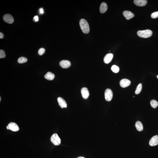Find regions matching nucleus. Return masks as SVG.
Wrapping results in <instances>:
<instances>
[{"label":"nucleus","instance_id":"f257e3e1","mask_svg":"<svg viewBox=\"0 0 158 158\" xmlns=\"http://www.w3.org/2000/svg\"><path fill=\"white\" fill-rule=\"evenodd\" d=\"M81 29L84 33H88L90 31V28L88 23L86 20L81 19L79 21Z\"/></svg>","mask_w":158,"mask_h":158},{"label":"nucleus","instance_id":"f03ea898","mask_svg":"<svg viewBox=\"0 0 158 158\" xmlns=\"http://www.w3.org/2000/svg\"><path fill=\"white\" fill-rule=\"evenodd\" d=\"M152 33L151 30L148 29L139 31L137 32V34L138 36L144 38H148L151 36Z\"/></svg>","mask_w":158,"mask_h":158},{"label":"nucleus","instance_id":"7ed1b4c3","mask_svg":"<svg viewBox=\"0 0 158 158\" xmlns=\"http://www.w3.org/2000/svg\"><path fill=\"white\" fill-rule=\"evenodd\" d=\"M50 140L52 143L55 146H58L61 144V139L57 134H54L52 135Z\"/></svg>","mask_w":158,"mask_h":158},{"label":"nucleus","instance_id":"20e7f679","mask_svg":"<svg viewBox=\"0 0 158 158\" xmlns=\"http://www.w3.org/2000/svg\"><path fill=\"white\" fill-rule=\"evenodd\" d=\"M105 100L107 101H110L112 100L113 97V93L110 89H106L105 93Z\"/></svg>","mask_w":158,"mask_h":158},{"label":"nucleus","instance_id":"39448f33","mask_svg":"<svg viewBox=\"0 0 158 158\" xmlns=\"http://www.w3.org/2000/svg\"><path fill=\"white\" fill-rule=\"evenodd\" d=\"M7 129L13 131H17L20 130L18 125L15 123L11 122L7 126Z\"/></svg>","mask_w":158,"mask_h":158},{"label":"nucleus","instance_id":"423d86ee","mask_svg":"<svg viewBox=\"0 0 158 158\" xmlns=\"http://www.w3.org/2000/svg\"><path fill=\"white\" fill-rule=\"evenodd\" d=\"M4 20L6 22L9 24H12L14 22V18L10 14H6L3 17Z\"/></svg>","mask_w":158,"mask_h":158},{"label":"nucleus","instance_id":"0eeeda50","mask_svg":"<svg viewBox=\"0 0 158 158\" xmlns=\"http://www.w3.org/2000/svg\"><path fill=\"white\" fill-rule=\"evenodd\" d=\"M60 67L62 68L66 69L69 68L71 66L70 62L67 60H63L60 62Z\"/></svg>","mask_w":158,"mask_h":158},{"label":"nucleus","instance_id":"6e6552de","mask_svg":"<svg viewBox=\"0 0 158 158\" xmlns=\"http://www.w3.org/2000/svg\"><path fill=\"white\" fill-rule=\"evenodd\" d=\"M131 83V81L129 80L126 79H123L120 81V85L122 87L125 88L129 86Z\"/></svg>","mask_w":158,"mask_h":158},{"label":"nucleus","instance_id":"1a4fd4ad","mask_svg":"<svg viewBox=\"0 0 158 158\" xmlns=\"http://www.w3.org/2000/svg\"><path fill=\"white\" fill-rule=\"evenodd\" d=\"M149 144L150 146H153L158 144V136H154L151 139L149 142Z\"/></svg>","mask_w":158,"mask_h":158},{"label":"nucleus","instance_id":"9d476101","mask_svg":"<svg viewBox=\"0 0 158 158\" xmlns=\"http://www.w3.org/2000/svg\"><path fill=\"white\" fill-rule=\"evenodd\" d=\"M123 15L127 20H130L134 16V14L131 12L125 11L123 12Z\"/></svg>","mask_w":158,"mask_h":158},{"label":"nucleus","instance_id":"9b49d317","mask_svg":"<svg viewBox=\"0 0 158 158\" xmlns=\"http://www.w3.org/2000/svg\"><path fill=\"white\" fill-rule=\"evenodd\" d=\"M82 96L83 98L86 99L89 96V93L88 90L86 88H83L81 90Z\"/></svg>","mask_w":158,"mask_h":158},{"label":"nucleus","instance_id":"f8f14e48","mask_svg":"<svg viewBox=\"0 0 158 158\" xmlns=\"http://www.w3.org/2000/svg\"><path fill=\"white\" fill-rule=\"evenodd\" d=\"M57 101L58 102L59 105L61 108H67V104L64 99L62 97H59L57 98Z\"/></svg>","mask_w":158,"mask_h":158},{"label":"nucleus","instance_id":"ddd939ff","mask_svg":"<svg viewBox=\"0 0 158 158\" xmlns=\"http://www.w3.org/2000/svg\"><path fill=\"white\" fill-rule=\"evenodd\" d=\"M134 3L136 5L139 7H143L146 5L147 1L146 0H135Z\"/></svg>","mask_w":158,"mask_h":158},{"label":"nucleus","instance_id":"4468645a","mask_svg":"<svg viewBox=\"0 0 158 158\" xmlns=\"http://www.w3.org/2000/svg\"><path fill=\"white\" fill-rule=\"evenodd\" d=\"M113 55L112 53H109L107 54L105 56L104 58V61L106 64H108L111 61L113 58Z\"/></svg>","mask_w":158,"mask_h":158},{"label":"nucleus","instance_id":"2eb2a0df","mask_svg":"<svg viewBox=\"0 0 158 158\" xmlns=\"http://www.w3.org/2000/svg\"><path fill=\"white\" fill-rule=\"evenodd\" d=\"M108 9V6L105 2H102L100 6V10L101 13H104Z\"/></svg>","mask_w":158,"mask_h":158},{"label":"nucleus","instance_id":"dca6fc26","mask_svg":"<svg viewBox=\"0 0 158 158\" xmlns=\"http://www.w3.org/2000/svg\"><path fill=\"white\" fill-rule=\"evenodd\" d=\"M55 77V75L50 72H48L45 76V79L49 80H52Z\"/></svg>","mask_w":158,"mask_h":158},{"label":"nucleus","instance_id":"f3484780","mask_svg":"<svg viewBox=\"0 0 158 158\" xmlns=\"http://www.w3.org/2000/svg\"><path fill=\"white\" fill-rule=\"evenodd\" d=\"M135 126L137 130L138 131H142L143 130V125L140 122L138 121L136 122Z\"/></svg>","mask_w":158,"mask_h":158},{"label":"nucleus","instance_id":"a211bd4d","mask_svg":"<svg viewBox=\"0 0 158 158\" xmlns=\"http://www.w3.org/2000/svg\"><path fill=\"white\" fill-rule=\"evenodd\" d=\"M150 104L153 108H155L158 106V103L156 100H153L150 101Z\"/></svg>","mask_w":158,"mask_h":158},{"label":"nucleus","instance_id":"6ab92c4d","mask_svg":"<svg viewBox=\"0 0 158 158\" xmlns=\"http://www.w3.org/2000/svg\"><path fill=\"white\" fill-rule=\"evenodd\" d=\"M142 84L141 83L138 84L135 91V93L136 94H138L141 92L142 89Z\"/></svg>","mask_w":158,"mask_h":158},{"label":"nucleus","instance_id":"aec40b11","mask_svg":"<svg viewBox=\"0 0 158 158\" xmlns=\"http://www.w3.org/2000/svg\"><path fill=\"white\" fill-rule=\"evenodd\" d=\"M27 59L26 58L24 57H21L19 58L18 60V62L19 63L22 64L27 62Z\"/></svg>","mask_w":158,"mask_h":158},{"label":"nucleus","instance_id":"412c9836","mask_svg":"<svg viewBox=\"0 0 158 158\" xmlns=\"http://www.w3.org/2000/svg\"><path fill=\"white\" fill-rule=\"evenodd\" d=\"M111 69L115 73H118L119 70V67L115 65H113L112 66Z\"/></svg>","mask_w":158,"mask_h":158},{"label":"nucleus","instance_id":"4be33fe9","mask_svg":"<svg viewBox=\"0 0 158 158\" xmlns=\"http://www.w3.org/2000/svg\"><path fill=\"white\" fill-rule=\"evenodd\" d=\"M45 49L43 48L40 49L38 51V54L40 55H42L45 53Z\"/></svg>","mask_w":158,"mask_h":158},{"label":"nucleus","instance_id":"5701e85b","mask_svg":"<svg viewBox=\"0 0 158 158\" xmlns=\"http://www.w3.org/2000/svg\"><path fill=\"white\" fill-rule=\"evenodd\" d=\"M151 16L152 18L156 19L158 17V11L154 12L152 13L151 15Z\"/></svg>","mask_w":158,"mask_h":158},{"label":"nucleus","instance_id":"b1692460","mask_svg":"<svg viewBox=\"0 0 158 158\" xmlns=\"http://www.w3.org/2000/svg\"><path fill=\"white\" fill-rule=\"evenodd\" d=\"M6 57V55L5 52L3 50H0V58H4Z\"/></svg>","mask_w":158,"mask_h":158},{"label":"nucleus","instance_id":"393cba45","mask_svg":"<svg viewBox=\"0 0 158 158\" xmlns=\"http://www.w3.org/2000/svg\"><path fill=\"white\" fill-rule=\"evenodd\" d=\"M33 20L35 22H37L39 20V18L38 16H36L33 18Z\"/></svg>","mask_w":158,"mask_h":158},{"label":"nucleus","instance_id":"a878e982","mask_svg":"<svg viewBox=\"0 0 158 158\" xmlns=\"http://www.w3.org/2000/svg\"><path fill=\"white\" fill-rule=\"evenodd\" d=\"M39 13L40 14H43L44 12V10L42 8H41L39 9Z\"/></svg>","mask_w":158,"mask_h":158},{"label":"nucleus","instance_id":"bb28decb","mask_svg":"<svg viewBox=\"0 0 158 158\" xmlns=\"http://www.w3.org/2000/svg\"><path fill=\"white\" fill-rule=\"evenodd\" d=\"M4 37V35L2 32H0V38L3 39Z\"/></svg>","mask_w":158,"mask_h":158},{"label":"nucleus","instance_id":"cd10ccee","mask_svg":"<svg viewBox=\"0 0 158 158\" xmlns=\"http://www.w3.org/2000/svg\"><path fill=\"white\" fill-rule=\"evenodd\" d=\"M77 158H85L83 157H79Z\"/></svg>","mask_w":158,"mask_h":158},{"label":"nucleus","instance_id":"c85d7f7f","mask_svg":"<svg viewBox=\"0 0 158 158\" xmlns=\"http://www.w3.org/2000/svg\"><path fill=\"white\" fill-rule=\"evenodd\" d=\"M1 97H0V101L1 102Z\"/></svg>","mask_w":158,"mask_h":158},{"label":"nucleus","instance_id":"c756f323","mask_svg":"<svg viewBox=\"0 0 158 158\" xmlns=\"http://www.w3.org/2000/svg\"><path fill=\"white\" fill-rule=\"evenodd\" d=\"M157 78H158V76H157Z\"/></svg>","mask_w":158,"mask_h":158}]
</instances>
